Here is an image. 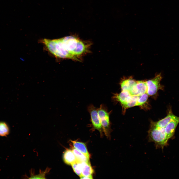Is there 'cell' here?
<instances>
[{
  "mask_svg": "<svg viewBox=\"0 0 179 179\" xmlns=\"http://www.w3.org/2000/svg\"><path fill=\"white\" fill-rule=\"evenodd\" d=\"M148 137L149 141L154 142L157 148H161L162 149L167 145L168 139L164 128L157 127L153 122L151 123L148 131Z\"/></svg>",
  "mask_w": 179,
  "mask_h": 179,
  "instance_id": "1",
  "label": "cell"
},
{
  "mask_svg": "<svg viewBox=\"0 0 179 179\" xmlns=\"http://www.w3.org/2000/svg\"><path fill=\"white\" fill-rule=\"evenodd\" d=\"M79 39L74 36H67L60 38L61 47L63 50L71 56L73 59L76 60L73 52Z\"/></svg>",
  "mask_w": 179,
  "mask_h": 179,
  "instance_id": "2",
  "label": "cell"
},
{
  "mask_svg": "<svg viewBox=\"0 0 179 179\" xmlns=\"http://www.w3.org/2000/svg\"><path fill=\"white\" fill-rule=\"evenodd\" d=\"M162 79L161 74H159L153 78L146 81L147 87L146 93L149 96L156 94L159 90H163V86L160 83Z\"/></svg>",
  "mask_w": 179,
  "mask_h": 179,
  "instance_id": "3",
  "label": "cell"
},
{
  "mask_svg": "<svg viewBox=\"0 0 179 179\" xmlns=\"http://www.w3.org/2000/svg\"><path fill=\"white\" fill-rule=\"evenodd\" d=\"M97 111L102 128L105 131L108 130L110 126V113L105 105L101 104L99 108H97Z\"/></svg>",
  "mask_w": 179,
  "mask_h": 179,
  "instance_id": "4",
  "label": "cell"
},
{
  "mask_svg": "<svg viewBox=\"0 0 179 179\" xmlns=\"http://www.w3.org/2000/svg\"><path fill=\"white\" fill-rule=\"evenodd\" d=\"M88 110L90 115L91 121L93 127L98 130H101L102 127L98 114L97 108L90 104L88 107Z\"/></svg>",
  "mask_w": 179,
  "mask_h": 179,
  "instance_id": "5",
  "label": "cell"
},
{
  "mask_svg": "<svg viewBox=\"0 0 179 179\" xmlns=\"http://www.w3.org/2000/svg\"><path fill=\"white\" fill-rule=\"evenodd\" d=\"M147 90L146 81H136L129 92L132 95L140 96L146 93Z\"/></svg>",
  "mask_w": 179,
  "mask_h": 179,
  "instance_id": "6",
  "label": "cell"
},
{
  "mask_svg": "<svg viewBox=\"0 0 179 179\" xmlns=\"http://www.w3.org/2000/svg\"><path fill=\"white\" fill-rule=\"evenodd\" d=\"M179 119V117L173 114L171 109L168 110L167 116L164 118L156 122H153L156 126L162 128L165 127L171 121Z\"/></svg>",
  "mask_w": 179,
  "mask_h": 179,
  "instance_id": "7",
  "label": "cell"
},
{
  "mask_svg": "<svg viewBox=\"0 0 179 179\" xmlns=\"http://www.w3.org/2000/svg\"><path fill=\"white\" fill-rule=\"evenodd\" d=\"M76 162L80 169L82 176L92 175L93 170L90 162H81L77 161Z\"/></svg>",
  "mask_w": 179,
  "mask_h": 179,
  "instance_id": "8",
  "label": "cell"
},
{
  "mask_svg": "<svg viewBox=\"0 0 179 179\" xmlns=\"http://www.w3.org/2000/svg\"><path fill=\"white\" fill-rule=\"evenodd\" d=\"M179 123V119L171 121L164 128L166 134L168 139L174 135L176 128Z\"/></svg>",
  "mask_w": 179,
  "mask_h": 179,
  "instance_id": "9",
  "label": "cell"
},
{
  "mask_svg": "<svg viewBox=\"0 0 179 179\" xmlns=\"http://www.w3.org/2000/svg\"><path fill=\"white\" fill-rule=\"evenodd\" d=\"M63 158L64 162L68 165H71L76 162L77 159L72 150L67 149L64 152Z\"/></svg>",
  "mask_w": 179,
  "mask_h": 179,
  "instance_id": "10",
  "label": "cell"
},
{
  "mask_svg": "<svg viewBox=\"0 0 179 179\" xmlns=\"http://www.w3.org/2000/svg\"><path fill=\"white\" fill-rule=\"evenodd\" d=\"M131 95L130 92L127 91H122L119 93L114 94L112 98L115 101H119L121 105L124 104Z\"/></svg>",
  "mask_w": 179,
  "mask_h": 179,
  "instance_id": "11",
  "label": "cell"
},
{
  "mask_svg": "<svg viewBox=\"0 0 179 179\" xmlns=\"http://www.w3.org/2000/svg\"><path fill=\"white\" fill-rule=\"evenodd\" d=\"M136 82V81L131 77L123 79L120 83L122 90L129 91Z\"/></svg>",
  "mask_w": 179,
  "mask_h": 179,
  "instance_id": "12",
  "label": "cell"
},
{
  "mask_svg": "<svg viewBox=\"0 0 179 179\" xmlns=\"http://www.w3.org/2000/svg\"><path fill=\"white\" fill-rule=\"evenodd\" d=\"M139 96L131 95L127 99L126 102L122 105L123 111L130 107L137 106V100Z\"/></svg>",
  "mask_w": 179,
  "mask_h": 179,
  "instance_id": "13",
  "label": "cell"
},
{
  "mask_svg": "<svg viewBox=\"0 0 179 179\" xmlns=\"http://www.w3.org/2000/svg\"><path fill=\"white\" fill-rule=\"evenodd\" d=\"M74 147L82 152L90 158L89 153L85 144L84 143L75 141H71Z\"/></svg>",
  "mask_w": 179,
  "mask_h": 179,
  "instance_id": "14",
  "label": "cell"
},
{
  "mask_svg": "<svg viewBox=\"0 0 179 179\" xmlns=\"http://www.w3.org/2000/svg\"><path fill=\"white\" fill-rule=\"evenodd\" d=\"M72 150L76 157L77 161L81 162H89L90 158L82 152L74 147L72 148Z\"/></svg>",
  "mask_w": 179,
  "mask_h": 179,
  "instance_id": "15",
  "label": "cell"
},
{
  "mask_svg": "<svg viewBox=\"0 0 179 179\" xmlns=\"http://www.w3.org/2000/svg\"><path fill=\"white\" fill-rule=\"evenodd\" d=\"M10 133V129L8 124L5 122L0 121V136H6Z\"/></svg>",
  "mask_w": 179,
  "mask_h": 179,
  "instance_id": "16",
  "label": "cell"
},
{
  "mask_svg": "<svg viewBox=\"0 0 179 179\" xmlns=\"http://www.w3.org/2000/svg\"><path fill=\"white\" fill-rule=\"evenodd\" d=\"M148 95L146 93L144 94L139 96L137 101V106H142L146 102Z\"/></svg>",
  "mask_w": 179,
  "mask_h": 179,
  "instance_id": "17",
  "label": "cell"
},
{
  "mask_svg": "<svg viewBox=\"0 0 179 179\" xmlns=\"http://www.w3.org/2000/svg\"><path fill=\"white\" fill-rule=\"evenodd\" d=\"M50 169L47 168L46 169L45 171L44 172H41L40 171V173L38 175H34L31 174L30 178L29 179H45V174L48 173Z\"/></svg>",
  "mask_w": 179,
  "mask_h": 179,
  "instance_id": "18",
  "label": "cell"
},
{
  "mask_svg": "<svg viewBox=\"0 0 179 179\" xmlns=\"http://www.w3.org/2000/svg\"><path fill=\"white\" fill-rule=\"evenodd\" d=\"M71 165L75 172L80 178L82 176L81 172L77 162L73 163Z\"/></svg>",
  "mask_w": 179,
  "mask_h": 179,
  "instance_id": "19",
  "label": "cell"
},
{
  "mask_svg": "<svg viewBox=\"0 0 179 179\" xmlns=\"http://www.w3.org/2000/svg\"><path fill=\"white\" fill-rule=\"evenodd\" d=\"M80 178L81 179H92V175L89 176H82Z\"/></svg>",
  "mask_w": 179,
  "mask_h": 179,
  "instance_id": "20",
  "label": "cell"
}]
</instances>
